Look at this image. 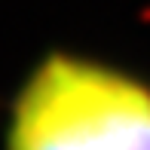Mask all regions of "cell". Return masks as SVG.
Masks as SVG:
<instances>
[{"label":"cell","mask_w":150,"mask_h":150,"mask_svg":"<svg viewBox=\"0 0 150 150\" xmlns=\"http://www.w3.org/2000/svg\"><path fill=\"white\" fill-rule=\"evenodd\" d=\"M6 150H150V80L77 52H52L22 80Z\"/></svg>","instance_id":"cell-1"}]
</instances>
